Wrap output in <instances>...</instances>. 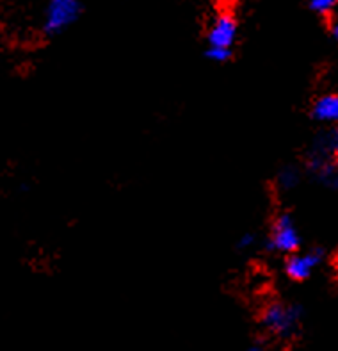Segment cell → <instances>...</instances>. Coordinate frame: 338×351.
Returning a JSON list of instances; mask_svg holds the SVG:
<instances>
[{
    "label": "cell",
    "instance_id": "7c38bea8",
    "mask_svg": "<svg viewBox=\"0 0 338 351\" xmlns=\"http://www.w3.org/2000/svg\"><path fill=\"white\" fill-rule=\"evenodd\" d=\"M329 31H331V36H333L335 40L338 41V18L335 20L333 23H331V27H329Z\"/></svg>",
    "mask_w": 338,
    "mask_h": 351
},
{
    "label": "cell",
    "instance_id": "7a4b0ae2",
    "mask_svg": "<svg viewBox=\"0 0 338 351\" xmlns=\"http://www.w3.org/2000/svg\"><path fill=\"white\" fill-rule=\"evenodd\" d=\"M237 38V18L235 14L228 11V9H221L216 16H213L212 23L207 32V58L210 61L224 62L231 58V49L235 45Z\"/></svg>",
    "mask_w": 338,
    "mask_h": 351
},
{
    "label": "cell",
    "instance_id": "5b68a950",
    "mask_svg": "<svg viewBox=\"0 0 338 351\" xmlns=\"http://www.w3.org/2000/svg\"><path fill=\"white\" fill-rule=\"evenodd\" d=\"M320 263H322L320 250H298L285 261V275L294 282H304L319 269Z\"/></svg>",
    "mask_w": 338,
    "mask_h": 351
},
{
    "label": "cell",
    "instance_id": "6da1fadb",
    "mask_svg": "<svg viewBox=\"0 0 338 351\" xmlns=\"http://www.w3.org/2000/svg\"><path fill=\"white\" fill-rule=\"evenodd\" d=\"M302 308L296 303L271 302L263 307L260 314V325L267 334L274 339L289 341L296 337L301 328Z\"/></svg>",
    "mask_w": 338,
    "mask_h": 351
},
{
    "label": "cell",
    "instance_id": "52a82bcc",
    "mask_svg": "<svg viewBox=\"0 0 338 351\" xmlns=\"http://www.w3.org/2000/svg\"><path fill=\"white\" fill-rule=\"evenodd\" d=\"M313 120L324 125H338V93H326L317 98L311 106Z\"/></svg>",
    "mask_w": 338,
    "mask_h": 351
},
{
    "label": "cell",
    "instance_id": "8fae6325",
    "mask_svg": "<svg viewBox=\"0 0 338 351\" xmlns=\"http://www.w3.org/2000/svg\"><path fill=\"white\" fill-rule=\"evenodd\" d=\"M255 243H257V236H255L253 232H244V234L239 237V241H237V248L246 252V250L253 248Z\"/></svg>",
    "mask_w": 338,
    "mask_h": 351
},
{
    "label": "cell",
    "instance_id": "4fadbf2b",
    "mask_svg": "<svg viewBox=\"0 0 338 351\" xmlns=\"http://www.w3.org/2000/svg\"><path fill=\"white\" fill-rule=\"evenodd\" d=\"M244 351H267V350L262 346H258V344H253V346H249L248 350H244Z\"/></svg>",
    "mask_w": 338,
    "mask_h": 351
},
{
    "label": "cell",
    "instance_id": "3957f363",
    "mask_svg": "<svg viewBox=\"0 0 338 351\" xmlns=\"http://www.w3.org/2000/svg\"><path fill=\"white\" fill-rule=\"evenodd\" d=\"M301 232H299L292 216L290 214H280L272 223L267 245L274 254L289 257V255L296 254L298 250H301Z\"/></svg>",
    "mask_w": 338,
    "mask_h": 351
},
{
    "label": "cell",
    "instance_id": "ba28073f",
    "mask_svg": "<svg viewBox=\"0 0 338 351\" xmlns=\"http://www.w3.org/2000/svg\"><path fill=\"white\" fill-rule=\"evenodd\" d=\"M311 152H317V154H322V156H328L329 159H333L338 162V125L329 129L328 132H324L313 143V148Z\"/></svg>",
    "mask_w": 338,
    "mask_h": 351
},
{
    "label": "cell",
    "instance_id": "8992f818",
    "mask_svg": "<svg viewBox=\"0 0 338 351\" xmlns=\"http://www.w3.org/2000/svg\"><path fill=\"white\" fill-rule=\"evenodd\" d=\"M308 169L310 173L319 180L320 184L329 187H338V162L333 159H329L328 156L317 154V152H310L308 157Z\"/></svg>",
    "mask_w": 338,
    "mask_h": 351
},
{
    "label": "cell",
    "instance_id": "277c9868",
    "mask_svg": "<svg viewBox=\"0 0 338 351\" xmlns=\"http://www.w3.org/2000/svg\"><path fill=\"white\" fill-rule=\"evenodd\" d=\"M79 0H50L44 11L43 29L47 34H61L79 20Z\"/></svg>",
    "mask_w": 338,
    "mask_h": 351
},
{
    "label": "cell",
    "instance_id": "9c48e42d",
    "mask_svg": "<svg viewBox=\"0 0 338 351\" xmlns=\"http://www.w3.org/2000/svg\"><path fill=\"white\" fill-rule=\"evenodd\" d=\"M299 180H301L299 169L294 168V166H285V168L280 169L278 177H276V187L281 193H289L298 187Z\"/></svg>",
    "mask_w": 338,
    "mask_h": 351
},
{
    "label": "cell",
    "instance_id": "30bf717a",
    "mask_svg": "<svg viewBox=\"0 0 338 351\" xmlns=\"http://www.w3.org/2000/svg\"><path fill=\"white\" fill-rule=\"evenodd\" d=\"M338 4V0H310L311 9L315 11V13L326 14L329 11H333L335 5Z\"/></svg>",
    "mask_w": 338,
    "mask_h": 351
}]
</instances>
